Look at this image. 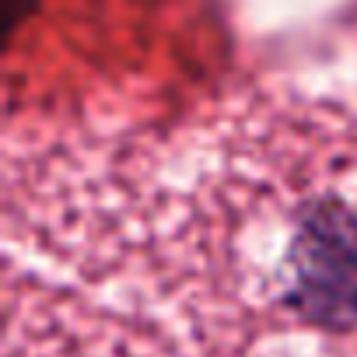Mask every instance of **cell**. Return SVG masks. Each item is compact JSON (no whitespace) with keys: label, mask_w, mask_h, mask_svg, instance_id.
I'll return each instance as SVG.
<instances>
[{"label":"cell","mask_w":357,"mask_h":357,"mask_svg":"<svg viewBox=\"0 0 357 357\" xmlns=\"http://www.w3.org/2000/svg\"><path fill=\"white\" fill-rule=\"evenodd\" d=\"M287 301L315 326H357V207L340 197L312 200L298 218L287 256Z\"/></svg>","instance_id":"cell-1"}]
</instances>
